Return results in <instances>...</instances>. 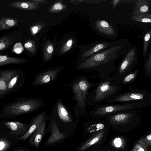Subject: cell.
Instances as JSON below:
<instances>
[{
	"instance_id": "1",
	"label": "cell",
	"mask_w": 151,
	"mask_h": 151,
	"mask_svg": "<svg viewBox=\"0 0 151 151\" xmlns=\"http://www.w3.org/2000/svg\"><path fill=\"white\" fill-rule=\"evenodd\" d=\"M117 41L112 46L85 59L76 65L77 70L98 72L102 78L110 76L115 69V62L124 52V47Z\"/></svg>"
},
{
	"instance_id": "2",
	"label": "cell",
	"mask_w": 151,
	"mask_h": 151,
	"mask_svg": "<svg viewBox=\"0 0 151 151\" xmlns=\"http://www.w3.org/2000/svg\"><path fill=\"white\" fill-rule=\"evenodd\" d=\"M44 104L43 99L38 98H20L4 106L0 111V117L13 118L39 109Z\"/></svg>"
},
{
	"instance_id": "3",
	"label": "cell",
	"mask_w": 151,
	"mask_h": 151,
	"mask_svg": "<svg viewBox=\"0 0 151 151\" xmlns=\"http://www.w3.org/2000/svg\"><path fill=\"white\" fill-rule=\"evenodd\" d=\"M119 89L115 79L110 76L103 78L88 96L87 104L99 105L116 96Z\"/></svg>"
},
{
	"instance_id": "4",
	"label": "cell",
	"mask_w": 151,
	"mask_h": 151,
	"mask_svg": "<svg viewBox=\"0 0 151 151\" xmlns=\"http://www.w3.org/2000/svg\"><path fill=\"white\" fill-rule=\"evenodd\" d=\"M97 84L89 81L86 77H80L72 82L71 86L76 102L73 110L75 113L85 112L88 90Z\"/></svg>"
},
{
	"instance_id": "5",
	"label": "cell",
	"mask_w": 151,
	"mask_h": 151,
	"mask_svg": "<svg viewBox=\"0 0 151 151\" xmlns=\"http://www.w3.org/2000/svg\"><path fill=\"white\" fill-rule=\"evenodd\" d=\"M116 42L97 41L84 45L80 49V52L77 58L76 65L94 54L113 45Z\"/></svg>"
},
{
	"instance_id": "6",
	"label": "cell",
	"mask_w": 151,
	"mask_h": 151,
	"mask_svg": "<svg viewBox=\"0 0 151 151\" xmlns=\"http://www.w3.org/2000/svg\"><path fill=\"white\" fill-rule=\"evenodd\" d=\"M104 104L96 106L90 112L93 117H101L113 114L120 111L129 109L133 107L132 104Z\"/></svg>"
},
{
	"instance_id": "7",
	"label": "cell",
	"mask_w": 151,
	"mask_h": 151,
	"mask_svg": "<svg viewBox=\"0 0 151 151\" xmlns=\"http://www.w3.org/2000/svg\"><path fill=\"white\" fill-rule=\"evenodd\" d=\"M64 68V66L50 67L35 76L32 85L37 86L51 83L57 78L58 73Z\"/></svg>"
},
{
	"instance_id": "8",
	"label": "cell",
	"mask_w": 151,
	"mask_h": 151,
	"mask_svg": "<svg viewBox=\"0 0 151 151\" xmlns=\"http://www.w3.org/2000/svg\"><path fill=\"white\" fill-rule=\"evenodd\" d=\"M49 116L46 112H42L33 117L29 125V129L27 132L19 139V140H26L44 122L46 121Z\"/></svg>"
},
{
	"instance_id": "9",
	"label": "cell",
	"mask_w": 151,
	"mask_h": 151,
	"mask_svg": "<svg viewBox=\"0 0 151 151\" xmlns=\"http://www.w3.org/2000/svg\"><path fill=\"white\" fill-rule=\"evenodd\" d=\"M20 70L7 69L0 71V98L4 96L7 85L10 80Z\"/></svg>"
},
{
	"instance_id": "10",
	"label": "cell",
	"mask_w": 151,
	"mask_h": 151,
	"mask_svg": "<svg viewBox=\"0 0 151 151\" xmlns=\"http://www.w3.org/2000/svg\"><path fill=\"white\" fill-rule=\"evenodd\" d=\"M4 125L10 130V134L16 136L24 134L29 129V125L19 122H6L4 123Z\"/></svg>"
},
{
	"instance_id": "11",
	"label": "cell",
	"mask_w": 151,
	"mask_h": 151,
	"mask_svg": "<svg viewBox=\"0 0 151 151\" xmlns=\"http://www.w3.org/2000/svg\"><path fill=\"white\" fill-rule=\"evenodd\" d=\"M51 134L45 143V145H49L59 142L65 137V133H61L58 127L56 121L53 119L50 124Z\"/></svg>"
},
{
	"instance_id": "12",
	"label": "cell",
	"mask_w": 151,
	"mask_h": 151,
	"mask_svg": "<svg viewBox=\"0 0 151 151\" xmlns=\"http://www.w3.org/2000/svg\"><path fill=\"white\" fill-rule=\"evenodd\" d=\"M144 95L143 94L137 93H131L116 95L107 100L106 103L112 104L117 102H126L142 99Z\"/></svg>"
},
{
	"instance_id": "13",
	"label": "cell",
	"mask_w": 151,
	"mask_h": 151,
	"mask_svg": "<svg viewBox=\"0 0 151 151\" xmlns=\"http://www.w3.org/2000/svg\"><path fill=\"white\" fill-rule=\"evenodd\" d=\"M108 120L111 124L113 125H119L127 123L133 117V114L129 113L114 114L109 115Z\"/></svg>"
},
{
	"instance_id": "14",
	"label": "cell",
	"mask_w": 151,
	"mask_h": 151,
	"mask_svg": "<svg viewBox=\"0 0 151 151\" xmlns=\"http://www.w3.org/2000/svg\"><path fill=\"white\" fill-rule=\"evenodd\" d=\"M46 122H43L33 132L28 141L29 144L37 148H39V144L44 134Z\"/></svg>"
},
{
	"instance_id": "15",
	"label": "cell",
	"mask_w": 151,
	"mask_h": 151,
	"mask_svg": "<svg viewBox=\"0 0 151 151\" xmlns=\"http://www.w3.org/2000/svg\"><path fill=\"white\" fill-rule=\"evenodd\" d=\"M136 55L135 49H132L129 50L119 67L118 72L119 74H123L127 70L134 61Z\"/></svg>"
},
{
	"instance_id": "16",
	"label": "cell",
	"mask_w": 151,
	"mask_h": 151,
	"mask_svg": "<svg viewBox=\"0 0 151 151\" xmlns=\"http://www.w3.org/2000/svg\"><path fill=\"white\" fill-rule=\"evenodd\" d=\"M151 1L137 0L132 9V15L148 13Z\"/></svg>"
},
{
	"instance_id": "17",
	"label": "cell",
	"mask_w": 151,
	"mask_h": 151,
	"mask_svg": "<svg viewBox=\"0 0 151 151\" xmlns=\"http://www.w3.org/2000/svg\"><path fill=\"white\" fill-rule=\"evenodd\" d=\"M95 25L96 29L99 32L106 35L112 36L115 34L114 28L105 20H97L95 22Z\"/></svg>"
},
{
	"instance_id": "18",
	"label": "cell",
	"mask_w": 151,
	"mask_h": 151,
	"mask_svg": "<svg viewBox=\"0 0 151 151\" xmlns=\"http://www.w3.org/2000/svg\"><path fill=\"white\" fill-rule=\"evenodd\" d=\"M57 113L59 119L66 123H69L73 121L71 115L63 103L58 100L57 103Z\"/></svg>"
},
{
	"instance_id": "19",
	"label": "cell",
	"mask_w": 151,
	"mask_h": 151,
	"mask_svg": "<svg viewBox=\"0 0 151 151\" xmlns=\"http://www.w3.org/2000/svg\"><path fill=\"white\" fill-rule=\"evenodd\" d=\"M38 5L31 0L29 1H14L8 4V6L13 7L26 10L37 9L40 7Z\"/></svg>"
},
{
	"instance_id": "20",
	"label": "cell",
	"mask_w": 151,
	"mask_h": 151,
	"mask_svg": "<svg viewBox=\"0 0 151 151\" xmlns=\"http://www.w3.org/2000/svg\"><path fill=\"white\" fill-rule=\"evenodd\" d=\"M104 131L101 130L90 137L83 144L78 150V151H82L91 146L98 143L103 137Z\"/></svg>"
},
{
	"instance_id": "21",
	"label": "cell",
	"mask_w": 151,
	"mask_h": 151,
	"mask_svg": "<svg viewBox=\"0 0 151 151\" xmlns=\"http://www.w3.org/2000/svg\"><path fill=\"white\" fill-rule=\"evenodd\" d=\"M27 61V60L24 58L10 57L6 55H0V66L11 64L21 65Z\"/></svg>"
},
{
	"instance_id": "22",
	"label": "cell",
	"mask_w": 151,
	"mask_h": 151,
	"mask_svg": "<svg viewBox=\"0 0 151 151\" xmlns=\"http://www.w3.org/2000/svg\"><path fill=\"white\" fill-rule=\"evenodd\" d=\"M19 22V20L14 18L2 17L0 19V30L6 29L15 27Z\"/></svg>"
},
{
	"instance_id": "23",
	"label": "cell",
	"mask_w": 151,
	"mask_h": 151,
	"mask_svg": "<svg viewBox=\"0 0 151 151\" xmlns=\"http://www.w3.org/2000/svg\"><path fill=\"white\" fill-rule=\"evenodd\" d=\"M54 50V45L50 40L45 43L43 50V60L45 63L51 60L52 57Z\"/></svg>"
},
{
	"instance_id": "24",
	"label": "cell",
	"mask_w": 151,
	"mask_h": 151,
	"mask_svg": "<svg viewBox=\"0 0 151 151\" xmlns=\"http://www.w3.org/2000/svg\"><path fill=\"white\" fill-rule=\"evenodd\" d=\"M63 0L55 1L50 7L47 12L50 13H58L63 11L67 7L66 4H63Z\"/></svg>"
},
{
	"instance_id": "25",
	"label": "cell",
	"mask_w": 151,
	"mask_h": 151,
	"mask_svg": "<svg viewBox=\"0 0 151 151\" xmlns=\"http://www.w3.org/2000/svg\"><path fill=\"white\" fill-rule=\"evenodd\" d=\"M131 19L135 22L151 23V14L146 13L132 15Z\"/></svg>"
},
{
	"instance_id": "26",
	"label": "cell",
	"mask_w": 151,
	"mask_h": 151,
	"mask_svg": "<svg viewBox=\"0 0 151 151\" xmlns=\"http://www.w3.org/2000/svg\"><path fill=\"white\" fill-rule=\"evenodd\" d=\"M76 43L74 38L71 37L68 39L62 45L60 53L62 54L65 53L70 51L74 47Z\"/></svg>"
},
{
	"instance_id": "27",
	"label": "cell",
	"mask_w": 151,
	"mask_h": 151,
	"mask_svg": "<svg viewBox=\"0 0 151 151\" xmlns=\"http://www.w3.org/2000/svg\"><path fill=\"white\" fill-rule=\"evenodd\" d=\"M13 43V40L11 37L4 36L0 40V50H4L9 47Z\"/></svg>"
},
{
	"instance_id": "28",
	"label": "cell",
	"mask_w": 151,
	"mask_h": 151,
	"mask_svg": "<svg viewBox=\"0 0 151 151\" xmlns=\"http://www.w3.org/2000/svg\"><path fill=\"white\" fill-rule=\"evenodd\" d=\"M111 145L114 148L123 149L125 145V140L121 137H117L114 138L111 142Z\"/></svg>"
},
{
	"instance_id": "29",
	"label": "cell",
	"mask_w": 151,
	"mask_h": 151,
	"mask_svg": "<svg viewBox=\"0 0 151 151\" xmlns=\"http://www.w3.org/2000/svg\"><path fill=\"white\" fill-rule=\"evenodd\" d=\"M151 37V28L148 32H146L144 37L143 46V57H145L147 53Z\"/></svg>"
},
{
	"instance_id": "30",
	"label": "cell",
	"mask_w": 151,
	"mask_h": 151,
	"mask_svg": "<svg viewBox=\"0 0 151 151\" xmlns=\"http://www.w3.org/2000/svg\"><path fill=\"white\" fill-rule=\"evenodd\" d=\"M44 27V24L42 23H38L31 26L30 29L32 34L33 35H35Z\"/></svg>"
},
{
	"instance_id": "31",
	"label": "cell",
	"mask_w": 151,
	"mask_h": 151,
	"mask_svg": "<svg viewBox=\"0 0 151 151\" xmlns=\"http://www.w3.org/2000/svg\"><path fill=\"white\" fill-rule=\"evenodd\" d=\"M24 47L30 52L34 54L35 51V42L32 40H29L26 42L24 45Z\"/></svg>"
},
{
	"instance_id": "32",
	"label": "cell",
	"mask_w": 151,
	"mask_h": 151,
	"mask_svg": "<svg viewBox=\"0 0 151 151\" xmlns=\"http://www.w3.org/2000/svg\"><path fill=\"white\" fill-rule=\"evenodd\" d=\"M105 127L104 124L101 123H99L91 125L88 128V130L91 132H96L99 130H103Z\"/></svg>"
},
{
	"instance_id": "33",
	"label": "cell",
	"mask_w": 151,
	"mask_h": 151,
	"mask_svg": "<svg viewBox=\"0 0 151 151\" xmlns=\"http://www.w3.org/2000/svg\"><path fill=\"white\" fill-rule=\"evenodd\" d=\"M10 143L6 139L2 138L0 140V151H6L9 147Z\"/></svg>"
},
{
	"instance_id": "34",
	"label": "cell",
	"mask_w": 151,
	"mask_h": 151,
	"mask_svg": "<svg viewBox=\"0 0 151 151\" xmlns=\"http://www.w3.org/2000/svg\"><path fill=\"white\" fill-rule=\"evenodd\" d=\"M147 148L139 141L135 144L130 151H147Z\"/></svg>"
},
{
	"instance_id": "35",
	"label": "cell",
	"mask_w": 151,
	"mask_h": 151,
	"mask_svg": "<svg viewBox=\"0 0 151 151\" xmlns=\"http://www.w3.org/2000/svg\"><path fill=\"white\" fill-rule=\"evenodd\" d=\"M139 141L144 145L147 148L151 146V134L142 138Z\"/></svg>"
},
{
	"instance_id": "36",
	"label": "cell",
	"mask_w": 151,
	"mask_h": 151,
	"mask_svg": "<svg viewBox=\"0 0 151 151\" xmlns=\"http://www.w3.org/2000/svg\"><path fill=\"white\" fill-rule=\"evenodd\" d=\"M136 73H131L126 76L122 80L123 83H126L130 82L133 80L136 77Z\"/></svg>"
},
{
	"instance_id": "37",
	"label": "cell",
	"mask_w": 151,
	"mask_h": 151,
	"mask_svg": "<svg viewBox=\"0 0 151 151\" xmlns=\"http://www.w3.org/2000/svg\"><path fill=\"white\" fill-rule=\"evenodd\" d=\"M146 70L148 72H151V51L149 58L147 61L145 65Z\"/></svg>"
},
{
	"instance_id": "38",
	"label": "cell",
	"mask_w": 151,
	"mask_h": 151,
	"mask_svg": "<svg viewBox=\"0 0 151 151\" xmlns=\"http://www.w3.org/2000/svg\"><path fill=\"white\" fill-rule=\"evenodd\" d=\"M31 1L37 4H39L40 3L45 4L47 3V0H32Z\"/></svg>"
},
{
	"instance_id": "39",
	"label": "cell",
	"mask_w": 151,
	"mask_h": 151,
	"mask_svg": "<svg viewBox=\"0 0 151 151\" xmlns=\"http://www.w3.org/2000/svg\"><path fill=\"white\" fill-rule=\"evenodd\" d=\"M121 1L120 0H115L112 1V4H113V8H114Z\"/></svg>"
},
{
	"instance_id": "40",
	"label": "cell",
	"mask_w": 151,
	"mask_h": 151,
	"mask_svg": "<svg viewBox=\"0 0 151 151\" xmlns=\"http://www.w3.org/2000/svg\"><path fill=\"white\" fill-rule=\"evenodd\" d=\"M16 151H27L25 150L22 149V150H17Z\"/></svg>"
},
{
	"instance_id": "41",
	"label": "cell",
	"mask_w": 151,
	"mask_h": 151,
	"mask_svg": "<svg viewBox=\"0 0 151 151\" xmlns=\"http://www.w3.org/2000/svg\"><path fill=\"white\" fill-rule=\"evenodd\" d=\"M147 151H151V150H148Z\"/></svg>"
},
{
	"instance_id": "42",
	"label": "cell",
	"mask_w": 151,
	"mask_h": 151,
	"mask_svg": "<svg viewBox=\"0 0 151 151\" xmlns=\"http://www.w3.org/2000/svg\"><path fill=\"white\" fill-rule=\"evenodd\" d=\"M98 151V150H95V151Z\"/></svg>"
},
{
	"instance_id": "43",
	"label": "cell",
	"mask_w": 151,
	"mask_h": 151,
	"mask_svg": "<svg viewBox=\"0 0 151 151\" xmlns=\"http://www.w3.org/2000/svg\"><path fill=\"white\" fill-rule=\"evenodd\" d=\"M108 151H111L109 150H108Z\"/></svg>"
}]
</instances>
